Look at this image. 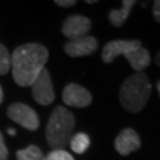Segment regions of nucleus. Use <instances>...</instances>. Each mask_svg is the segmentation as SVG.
Returning <instances> with one entry per match:
<instances>
[{"label": "nucleus", "instance_id": "obj_1", "mask_svg": "<svg viewBox=\"0 0 160 160\" xmlns=\"http://www.w3.org/2000/svg\"><path fill=\"white\" fill-rule=\"evenodd\" d=\"M49 51L44 45L29 43L18 46L11 55V68L13 80L20 87L33 84L45 67Z\"/></svg>", "mask_w": 160, "mask_h": 160}, {"label": "nucleus", "instance_id": "obj_2", "mask_svg": "<svg viewBox=\"0 0 160 160\" xmlns=\"http://www.w3.org/2000/svg\"><path fill=\"white\" fill-rule=\"evenodd\" d=\"M152 92V84L147 75L140 71L127 78L120 88L119 97L122 107L129 113H139L147 103Z\"/></svg>", "mask_w": 160, "mask_h": 160}, {"label": "nucleus", "instance_id": "obj_3", "mask_svg": "<svg viewBox=\"0 0 160 160\" xmlns=\"http://www.w3.org/2000/svg\"><path fill=\"white\" fill-rule=\"evenodd\" d=\"M74 114L64 107H56L46 125V141L55 149H63L75 128Z\"/></svg>", "mask_w": 160, "mask_h": 160}, {"label": "nucleus", "instance_id": "obj_4", "mask_svg": "<svg viewBox=\"0 0 160 160\" xmlns=\"http://www.w3.org/2000/svg\"><path fill=\"white\" fill-rule=\"evenodd\" d=\"M7 115L12 121L29 131H36L39 127V118L37 113L24 103L16 102L11 104L7 109Z\"/></svg>", "mask_w": 160, "mask_h": 160}, {"label": "nucleus", "instance_id": "obj_5", "mask_svg": "<svg viewBox=\"0 0 160 160\" xmlns=\"http://www.w3.org/2000/svg\"><path fill=\"white\" fill-rule=\"evenodd\" d=\"M32 95L36 102L42 106H49L55 100V92L50 72L45 68L39 74V76L36 78L32 84Z\"/></svg>", "mask_w": 160, "mask_h": 160}, {"label": "nucleus", "instance_id": "obj_6", "mask_svg": "<svg viewBox=\"0 0 160 160\" xmlns=\"http://www.w3.org/2000/svg\"><path fill=\"white\" fill-rule=\"evenodd\" d=\"M90 29H92L90 19L81 14L70 16L65 19V22L62 25V32L67 38H69V40L84 37L90 31Z\"/></svg>", "mask_w": 160, "mask_h": 160}, {"label": "nucleus", "instance_id": "obj_7", "mask_svg": "<svg viewBox=\"0 0 160 160\" xmlns=\"http://www.w3.org/2000/svg\"><path fill=\"white\" fill-rule=\"evenodd\" d=\"M62 98L67 106L76 108H86L92 101V94L77 83H69L64 88Z\"/></svg>", "mask_w": 160, "mask_h": 160}, {"label": "nucleus", "instance_id": "obj_8", "mask_svg": "<svg viewBox=\"0 0 160 160\" xmlns=\"http://www.w3.org/2000/svg\"><path fill=\"white\" fill-rule=\"evenodd\" d=\"M141 45V42L140 40H112L107 43L106 45L103 46L102 53H101V58L104 63H112L115 58L120 55H126L128 51H131L133 49H137L140 48Z\"/></svg>", "mask_w": 160, "mask_h": 160}, {"label": "nucleus", "instance_id": "obj_9", "mask_svg": "<svg viewBox=\"0 0 160 160\" xmlns=\"http://www.w3.org/2000/svg\"><path fill=\"white\" fill-rule=\"evenodd\" d=\"M98 42L92 36H84L82 38H77L74 40H69L64 46L67 55L70 57H83L89 56L97 50Z\"/></svg>", "mask_w": 160, "mask_h": 160}, {"label": "nucleus", "instance_id": "obj_10", "mask_svg": "<svg viewBox=\"0 0 160 160\" xmlns=\"http://www.w3.org/2000/svg\"><path fill=\"white\" fill-rule=\"evenodd\" d=\"M115 149L121 155H128L129 153L138 151L141 146V140L138 133L132 128H125L119 133L114 142Z\"/></svg>", "mask_w": 160, "mask_h": 160}, {"label": "nucleus", "instance_id": "obj_11", "mask_svg": "<svg viewBox=\"0 0 160 160\" xmlns=\"http://www.w3.org/2000/svg\"><path fill=\"white\" fill-rule=\"evenodd\" d=\"M127 61L129 62L131 67L137 72H140L148 67L151 64V53L147 49H145L142 46L133 49L131 51H128L125 55Z\"/></svg>", "mask_w": 160, "mask_h": 160}, {"label": "nucleus", "instance_id": "obj_12", "mask_svg": "<svg viewBox=\"0 0 160 160\" xmlns=\"http://www.w3.org/2000/svg\"><path fill=\"white\" fill-rule=\"evenodd\" d=\"M134 5H135L134 0H123L122 1V7L120 10H112L109 12L108 18L110 24L115 28L122 26L127 20V18L129 17V13H131Z\"/></svg>", "mask_w": 160, "mask_h": 160}, {"label": "nucleus", "instance_id": "obj_13", "mask_svg": "<svg viewBox=\"0 0 160 160\" xmlns=\"http://www.w3.org/2000/svg\"><path fill=\"white\" fill-rule=\"evenodd\" d=\"M90 145V139L86 133H77L70 139V147L77 154L84 153Z\"/></svg>", "mask_w": 160, "mask_h": 160}, {"label": "nucleus", "instance_id": "obj_14", "mask_svg": "<svg viewBox=\"0 0 160 160\" xmlns=\"http://www.w3.org/2000/svg\"><path fill=\"white\" fill-rule=\"evenodd\" d=\"M18 160H45V155L37 146L31 145L24 149H19L17 152Z\"/></svg>", "mask_w": 160, "mask_h": 160}, {"label": "nucleus", "instance_id": "obj_15", "mask_svg": "<svg viewBox=\"0 0 160 160\" xmlns=\"http://www.w3.org/2000/svg\"><path fill=\"white\" fill-rule=\"evenodd\" d=\"M11 68V55L5 45L0 43V75H6Z\"/></svg>", "mask_w": 160, "mask_h": 160}, {"label": "nucleus", "instance_id": "obj_16", "mask_svg": "<svg viewBox=\"0 0 160 160\" xmlns=\"http://www.w3.org/2000/svg\"><path fill=\"white\" fill-rule=\"evenodd\" d=\"M45 160H75L74 157L64 149H53L45 157Z\"/></svg>", "mask_w": 160, "mask_h": 160}, {"label": "nucleus", "instance_id": "obj_17", "mask_svg": "<svg viewBox=\"0 0 160 160\" xmlns=\"http://www.w3.org/2000/svg\"><path fill=\"white\" fill-rule=\"evenodd\" d=\"M7 157H8V151L4 141V137L0 132V160H7Z\"/></svg>", "mask_w": 160, "mask_h": 160}, {"label": "nucleus", "instance_id": "obj_18", "mask_svg": "<svg viewBox=\"0 0 160 160\" xmlns=\"http://www.w3.org/2000/svg\"><path fill=\"white\" fill-rule=\"evenodd\" d=\"M153 17L154 19L160 23V0L154 1V5H153Z\"/></svg>", "mask_w": 160, "mask_h": 160}, {"label": "nucleus", "instance_id": "obj_19", "mask_svg": "<svg viewBox=\"0 0 160 160\" xmlns=\"http://www.w3.org/2000/svg\"><path fill=\"white\" fill-rule=\"evenodd\" d=\"M55 4L62 7H70V6L76 5V0H56Z\"/></svg>", "mask_w": 160, "mask_h": 160}, {"label": "nucleus", "instance_id": "obj_20", "mask_svg": "<svg viewBox=\"0 0 160 160\" xmlns=\"http://www.w3.org/2000/svg\"><path fill=\"white\" fill-rule=\"evenodd\" d=\"M155 63L158 67H160V51L157 53V56H155Z\"/></svg>", "mask_w": 160, "mask_h": 160}, {"label": "nucleus", "instance_id": "obj_21", "mask_svg": "<svg viewBox=\"0 0 160 160\" xmlns=\"http://www.w3.org/2000/svg\"><path fill=\"white\" fill-rule=\"evenodd\" d=\"M7 133H8V134H11L12 137H14V135H16V131H14L13 128H8V129H7Z\"/></svg>", "mask_w": 160, "mask_h": 160}, {"label": "nucleus", "instance_id": "obj_22", "mask_svg": "<svg viewBox=\"0 0 160 160\" xmlns=\"http://www.w3.org/2000/svg\"><path fill=\"white\" fill-rule=\"evenodd\" d=\"M2 97H4V94H2V88L0 86V103L2 102Z\"/></svg>", "mask_w": 160, "mask_h": 160}, {"label": "nucleus", "instance_id": "obj_23", "mask_svg": "<svg viewBox=\"0 0 160 160\" xmlns=\"http://www.w3.org/2000/svg\"><path fill=\"white\" fill-rule=\"evenodd\" d=\"M87 4H95V2H97L96 0H87L86 1Z\"/></svg>", "mask_w": 160, "mask_h": 160}, {"label": "nucleus", "instance_id": "obj_24", "mask_svg": "<svg viewBox=\"0 0 160 160\" xmlns=\"http://www.w3.org/2000/svg\"><path fill=\"white\" fill-rule=\"evenodd\" d=\"M157 90H158V92H159V95H160V81L157 83Z\"/></svg>", "mask_w": 160, "mask_h": 160}]
</instances>
